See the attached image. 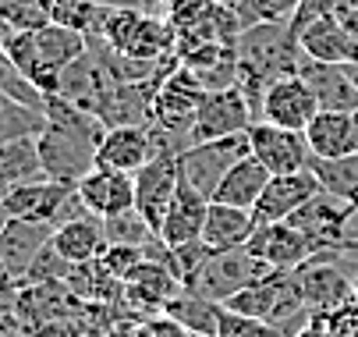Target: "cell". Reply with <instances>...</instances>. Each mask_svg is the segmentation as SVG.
<instances>
[{"mask_svg": "<svg viewBox=\"0 0 358 337\" xmlns=\"http://www.w3.org/2000/svg\"><path fill=\"white\" fill-rule=\"evenodd\" d=\"M32 4H39V8H46V11H50V8L57 4V0H32Z\"/></svg>", "mask_w": 358, "mask_h": 337, "instance_id": "obj_45", "label": "cell"}, {"mask_svg": "<svg viewBox=\"0 0 358 337\" xmlns=\"http://www.w3.org/2000/svg\"><path fill=\"white\" fill-rule=\"evenodd\" d=\"M4 22L15 29V32H36V29H46L50 25V11L32 4V0H15V4L8 8Z\"/></svg>", "mask_w": 358, "mask_h": 337, "instance_id": "obj_34", "label": "cell"}, {"mask_svg": "<svg viewBox=\"0 0 358 337\" xmlns=\"http://www.w3.org/2000/svg\"><path fill=\"white\" fill-rule=\"evenodd\" d=\"M266 273H273V266L266 259H259L248 245L241 249H227V252H213L206 259V266H202L185 287L202 299H210L217 306H224L227 299H234L238 292H245V287H252L255 280H263Z\"/></svg>", "mask_w": 358, "mask_h": 337, "instance_id": "obj_3", "label": "cell"}, {"mask_svg": "<svg viewBox=\"0 0 358 337\" xmlns=\"http://www.w3.org/2000/svg\"><path fill=\"white\" fill-rule=\"evenodd\" d=\"M259 231L252 210H238L227 203H213L210 199V213H206V227H202V242L213 252H227V249H241L252 242V234Z\"/></svg>", "mask_w": 358, "mask_h": 337, "instance_id": "obj_20", "label": "cell"}, {"mask_svg": "<svg viewBox=\"0 0 358 337\" xmlns=\"http://www.w3.org/2000/svg\"><path fill=\"white\" fill-rule=\"evenodd\" d=\"M15 284H18V277L4 266V263H0V309H11V302H15Z\"/></svg>", "mask_w": 358, "mask_h": 337, "instance_id": "obj_37", "label": "cell"}, {"mask_svg": "<svg viewBox=\"0 0 358 337\" xmlns=\"http://www.w3.org/2000/svg\"><path fill=\"white\" fill-rule=\"evenodd\" d=\"M78 203L99 217H117L135 210V174H121V171H107V167H92L78 185H75Z\"/></svg>", "mask_w": 358, "mask_h": 337, "instance_id": "obj_15", "label": "cell"}, {"mask_svg": "<svg viewBox=\"0 0 358 337\" xmlns=\"http://www.w3.org/2000/svg\"><path fill=\"white\" fill-rule=\"evenodd\" d=\"M206 100V85L199 82V75L192 68H178L171 78L160 82L157 96H152V124H160L164 131H171L178 138V146H188V131L195 124V114Z\"/></svg>", "mask_w": 358, "mask_h": 337, "instance_id": "obj_6", "label": "cell"}, {"mask_svg": "<svg viewBox=\"0 0 358 337\" xmlns=\"http://www.w3.org/2000/svg\"><path fill=\"white\" fill-rule=\"evenodd\" d=\"M167 138H174L171 131H164L160 124H121V128H107L103 142L96 153V167L107 171H121V174H138L152 157L160 153V146Z\"/></svg>", "mask_w": 358, "mask_h": 337, "instance_id": "obj_8", "label": "cell"}, {"mask_svg": "<svg viewBox=\"0 0 358 337\" xmlns=\"http://www.w3.org/2000/svg\"><path fill=\"white\" fill-rule=\"evenodd\" d=\"M248 153L259 160L270 174H291V171H305L313 160V150L305 142V131L294 128H280L270 121H255L248 128Z\"/></svg>", "mask_w": 358, "mask_h": 337, "instance_id": "obj_10", "label": "cell"}, {"mask_svg": "<svg viewBox=\"0 0 358 337\" xmlns=\"http://www.w3.org/2000/svg\"><path fill=\"white\" fill-rule=\"evenodd\" d=\"M142 4H167V0H142Z\"/></svg>", "mask_w": 358, "mask_h": 337, "instance_id": "obj_47", "label": "cell"}, {"mask_svg": "<svg viewBox=\"0 0 358 337\" xmlns=\"http://www.w3.org/2000/svg\"><path fill=\"white\" fill-rule=\"evenodd\" d=\"M337 18H341V25H344V32H348V39H351V64H355V61H358V8L341 11Z\"/></svg>", "mask_w": 358, "mask_h": 337, "instance_id": "obj_38", "label": "cell"}, {"mask_svg": "<svg viewBox=\"0 0 358 337\" xmlns=\"http://www.w3.org/2000/svg\"><path fill=\"white\" fill-rule=\"evenodd\" d=\"M291 337H330V327H327V316H309V323H301Z\"/></svg>", "mask_w": 358, "mask_h": 337, "instance_id": "obj_39", "label": "cell"}, {"mask_svg": "<svg viewBox=\"0 0 358 337\" xmlns=\"http://www.w3.org/2000/svg\"><path fill=\"white\" fill-rule=\"evenodd\" d=\"M220 309H224V306H217V302L202 299V295H195V292H188V287H185L181 295H174V299L167 302L164 316L178 320L181 327H188V330L199 334V337H217Z\"/></svg>", "mask_w": 358, "mask_h": 337, "instance_id": "obj_25", "label": "cell"}, {"mask_svg": "<svg viewBox=\"0 0 358 337\" xmlns=\"http://www.w3.org/2000/svg\"><path fill=\"white\" fill-rule=\"evenodd\" d=\"M305 142H309L313 157L320 160H337L355 153V128H351V114H337V110H320L309 128H305Z\"/></svg>", "mask_w": 358, "mask_h": 337, "instance_id": "obj_23", "label": "cell"}, {"mask_svg": "<svg viewBox=\"0 0 358 337\" xmlns=\"http://www.w3.org/2000/svg\"><path fill=\"white\" fill-rule=\"evenodd\" d=\"M234 54H238V85L245 92L255 121H259L266 89L277 78L298 75L305 50H301L298 32L291 29V22H259V25H248L238 36Z\"/></svg>", "mask_w": 358, "mask_h": 337, "instance_id": "obj_2", "label": "cell"}, {"mask_svg": "<svg viewBox=\"0 0 358 337\" xmlns=\"http://www.w3.org/2000/svg\"><path fill=\"white\" fill-rule=\"evenodd\" d=\"M54 231L57 224H46V220H11L0 231V263L22 280L29 266L36 263V256L50 245Z\"/></svg>", "mask_w": 358, "mask_h": 337, "instance_id": "obj_17", "label": "cell"}, {"mask_svg": "<svg viewBox=\"0 0 358 337\" xmlns=\"http://www.w3.org/2000/svg\"><path fill=\"white\" fill-rule=\"evenodd\" d=\"M46 178L43 160H39V142L36 135L25 138H8L0 142V188H15Z\"/></svg>", "mask_w": 358, "mask_h": 337, "instance_id": "obj_24", "label": "cell"}, {"mask_svg": "<svg viewBox=\"0 0 358 337\" xmlns=\"http://www.w3.org/2000/svg\"><path fill=\"white\" fill-rule=\"evenodd\" d=\"M75 199V185H61V181H29V185H15L8 188L4 206L11 213V220H46V224H61L64 210Z\"/></svg>", "mask_w": 358, "mask_h": 337, "instance_id": "obj_13", "label": "cell"}, {"mask_svg": "<svg viewBox=\"0 0 358 337\" xmlns=\"http://www.w3.org/2000/svg\"><path fill=\"white\" fill-rule=\"evenodd\" d=\"M341 256H351V252L323 249L320 256H313L309 263H301L294 270V277L301 284V295H305V302H309L313 316H327V313L355 302V284L348 280L344 266H337Z\"/></svg>", "mask_w": 358, "mask_h": 337, "instance_id": "obj_7", "label": "cell"}, {"mask_svg": "<svg viewBox=\"0 0 358 337\" xmlns=\"http://www.w3.org/2000/svg\"><path fill=\"white\" fill-rule=\"evenodd\" d=\"M206 213H210V199L195 192L185 178L178 185V196L167 210V220L160 227V238L164 245H185V242H195L202 238V227H206Z\"/></svg>", "mask_w": 358, "mask_h": 337, "instance_id": "obj_19", "label": "cell"}, {"mask_svg": "<svg viewBox=\"0 0 358 337\" xmlns=\"http://www.w3.org/2000/svg\"><path fill=\"white\" fill-rule=\"evenodd\" d=\"M0 92H8L11 100H18V103H25V107H32V110H43V103H46V96L22 75V68L11 61V54L4 50V43H0Z\"/></svg>", "mask_w": 358, "mask_h": 337, "instance_id": "obj_30", "label": "cell"}, {"mask_svg": "<svg viewBox=\"0 0 358 337\" xmlns=\"http://www.w3.org/2000/svg\"><path fill=\"white\" fill-rule=\"evenodd\" d=\"M43 114L46 124L36 135V142H39V160L46 178L61 185H78L96 167V153L107 135V124L57 92L46 96Z\"/></svg>", "mask_w": 358, "mask_h": 337, "instance_id": "obj_1", "label": "cell"}, {"mask_svg": "<svg viewBox=\"0 0 358 337\" xmlns=\"http://www.w3.org/2000/svg\"><path fill=\"white\" fill-rule=\"evenodd\" d=\"M217 337H284V334L273 330V327L263 323V320H255V316H241V313H234V309H220Z\"/></svg>", "mask_w": 358, "mask_h": 337, "instance_id": "obj_32", "label": "cell"}, {"mask_svg": "<svg viewBox=\"0 0 358 337\" xmlns=\"http://www.w3.org/2000/svg\"><path fill=\"white\" fill-rule=\"evenodd\" d=\"M309 171L320 178V188L323 192H330V196L358 206V153H348V157H337V160L313 157L309 160Z\"/></svg>", "mask_w": 358, "mask_h": 337, "instance_id": "obj_26", "label": "cell"}, {"mask_svg": "<svg viewBox=\"0 0 358 337\" xmlns=\"http://www.w3.org/2000/svg\"><path fill=\"white\" fill-rule=\"evenodd\" d=\"M298 43L305 57L313 61H327V64H351V39L341 25L337 15H327V18H316L305 29H298Z\"/></svg>", "mask_w": 358, "mask_h": 337, "instance_id": "obj_22", "label": "cell"}, {"mask_svg": "<svg viewBox=\"0 0 358 337\" xmlns=\"http://www.w3.org/2000/svg\"><path fill=\"white\" fill-rule=\"evenodd\" d=\"M351 8H358V0H337V15L341 11H351Z\"/></svg>", "mask_w": 358, "mask_h": 337, "instance_id": "obj_41", "label": "cell"}, {"mask_svg": "<svg viewBox=\"0 0 358 337\" xmlns=\"http://www.w3.org/2000/svg\"><path fill=\"white\" fill-rule=\"evenodd\" d=\"M178 138H167L160 153L152 157L138 174H135V210L149 220V227L160 234L167 210L178 196V185H181V167H178Z\"/></svg>", "mask_w": 358, "mask_h": 337, "instance_id": "obj_4", "label": "cell"}, {"mask_svg": "<svg viewBox=\"0 0 358 337\" xmlns=\"http://www.w3.org/2000/svg\"><path fill=\"white\" fill-rule=\"evenodd\" d=\"M351 128H355V153H358V110L351 114Z\"/></svg>", "mask_w": 358, "mask_h": 337, "instance_id": "obj_42", "label": "cell"}, {"mask_svg": "<svg viewBox=\"0 0 358 337\" xmlns=\"http://www.w3.org/2000/svg\"><path fill=\"white\" fill-rule=\"evenodd\" d=\"M138 337H199V334H192L188 327H181L171 316H149L145 327L138 330Z\"/></svg>", "mask_w": 358, "mask_h": 337, "instance_id": "obj_36", "label": "cell"}, {"mask_svg": "<svg viewBox=\"0 0 358 337\" xmlns=\"http://www.w3.org/2000/svg\"><path fill=\"white\" fill-rule=\"evenodd\" d=\"M298 75L313 85L320 110H337V114H355L358 110V85L348 75V64H327L305 57Z\"/></svg>", "mask_w": 358, "mask_h": 337, "instance_id": "obj_16", "label": "cell"}, {"mask_svg": "<svg viewBox=\"0 0 358 337\" xmlns=\"http://www.w3.org/2000/svg\"><path fill=\"white\" fill-rule=\"evenodd\" d=\"M15 4V0H0V15H8V8Z\"/></svg>", "mask_w": 358, "mask_h": 337, "instance_id": "obj_46", "label": "cell"}, {"mask_svg": "<svg viewBox=\"0 0 358 337\" xmlns=\"http://www.w3.org/2000/svg\"><path fill=\"white\" fill-rule=\"evenodd\" d=\"M213 4H217V0H167V18L174 22V29H181V25L202 18Z\"/></svg>", "mask_w": 358, "mask_h": 337, "instance_id": "obj_35", "label": "cell"}, {"mask_svg": "<svg viewBox=\"0 0 358 337\" xmlns=\"http://www.w3.org/2000/svg\"><path fill=\"white\" fill-rule=\"evenodd\" d=\"M348 75H351V82L358 85V61H355V64H348Z\"/></svg>", "mask_w": 358, "mask_h": 337, "instance_id": "obj_44", "label": "cell"}, {"mask_svg": "<svg viewBox=\"0 0 358 337\" xmlns=\"http://www.w3.org/2000/svg\"><path fill=\"white\" fill-rule=\"evenodd\" d=\"M142 259H145V252H142L138 245H107V249H103V256H99L103 270H107V273H114L121 284L128 280V273H131Z\"/></svg>", "mask_w": 358, "mask_h": 337, "instance_id": "obj_33", "label": "cell"}, {"mask_svg": "<svg viewBox=\"0 0 358 337\" xmlns=\"http://www.w3.org/2000/svg\"><path fill=\"white\" fill-rule=\"evenodd\" d=\"M241 157H248V131L185 146V150L178 153V167H181V178H185L195 192H202L206 199H213V192L220 188L224 174H227Z\"/></svg>", "mask_w": 358, "mask_h": 337, "instance_id": "obj_5", "label": "cell"}, {"mask_svg": "<svg viewBox=\"0 0 358 337\" xmlns=\"http://www.w3.org/2000/svg\"><path fill=\"white\" fill-rule=\"evenodd\" d=\"M316 114H320V100H316L313 85L305 82L301 75H287V78H277L266 89V96H263V117L259 121L305 131Z\"/></svg>", "mask_w": 358, "mask_h": 337, "instance_id": "obj_14", "label": "cell"}, {"mask_svg": "<svg viewBox=\"0 0 358 337\" xmlns=\"http://www.w3.org/2000/svg\"><path fill=\"white\" fill-rule=\"evenodd\" d=\"M301 0H245L238 8L241 25H259V22H291Z\"/></svg>", "mask_w": 358, "mask_h": 337, "instance_id": "obj_31", "label": "cell"}, {"mask_svg": "<svg viewBox=\"0 0 358 337\" xmlns=\"http://www.w3.org/2000/svg\"><path fill=\"white\" fill-rule=\"evenodd\" d=\"M320 192V178L305 167V171H291V174H273L263 188L259 203H255L252 217L255 224H280V220H291L305 203Z\"/></svg>", "mask_w": 358, "mask_h": 337, "instance_id": "obj_12", "label": "cell"}, {"mask_svg": "<svg viewBox=\"0 0 358 337\" xmlns=\"http://www.w3.org/2000/svg\"><path fill=\"white\" fill-rule=\"evenodd\" d=\"M103 231H107V245H138V249H145L152 238H160L138 210L107 217V220H103Z\"/></svg>", "mask_w": 358, "mask_h": 337, "instance_id": "obj_29", "label": "cell"}, {"mask_svg": "<svg viewBox=\"0 0 358 337\" xmlns=\"http://www.w3.org/2000/svg\"><path fill=\"white\" fill-rule=\"evenodd\" d=\"M11 32H15V29L4 22V15H0V43H8V39H11Z\"/></svg>", "mask_w": 358, "mask_h": 337, "instance_id": "obj_40", "label": "cell"}, {"mask_svg": "<svg viewBox=\"0 0 358 337\" xmlns=\"http://www.w3.org/2000/svg\"><path fill=\"white\" fill-rule=\"evenodd\" d=\"M270 178L273 174L248 153L224 174L220 188L213 192V203H227V206H238V210H255V203H259Z\"/></svg>", "mask_w": 358, "mask_h": 337, "instance_id": "obj_21", "label": "cell"}, {"mask_svg": "<svg viewBox=\"0 0 358 337\" xmlns=\"http://www.w3.org/2000/svg\"><path fill=\"white\" fill-rule=\"evenodd\" d=\"M46 124L43 110H32L18 100H11L8 92H0V142L8 138H25V135H39Z\"/></svg>", "mask_w": 358, "mask_h": 337, "instance_id": "obj_27", "label": "cell"}, {"mask_svg": "<svg viewBox=\"0 0 358 337\" xmlns=\"http://www.w3.org/2000/svg\"><path fill=\"white\" fill-rule=\"evenodd\" d=\"M103 8H107V0H57V4L50 8V22L92 36L96 25H99V15H103Z\"/></svg>", "mask_w": 358, "mask_h": 337, "instance_id": "obj_28", "label": "cell"}, {"mask_svg": "<svg viewBox=\"0 0 358 337\" xmlns=\"http://www.w3.org/2000/svg\"><path fill=\"white\" fill-rule=\"evenodd\" d=\"M50 245L61 259H68L71 266H82V263H96L107 249V231H103V220L85 213V217H75V220H64L57 224Z\"/></svg>", "mask_w": 358, "mask_h": 337, "instance_id": "obj_18", "label": "cell"}, {"mask_svg": "<svg viewBox=\"0 0 358 337\" xmlns=\"http://www.w3.org/2000/svg\"><path fill=\"white\" fill-rule=\"evenodd\" d=\"M4 337H15V334H4Z\"/></svg>", "mask_w": 358, "mask_h": 337, "instance_id": "obj_48", "label": "cell"}, {"mask_svg": "<svg viewBox=\"0 0 358 337\" xmlns=\"http://www.w3.org/2000/svg\"><path fill=\"white\" fill-rule=\"evenodd\" d=\"M248 249L266 259L273 270H298L301 263H309L313 256H320V242L313 234H305L301 227L280 220V224H263L259 231L252 234Z\"/></svg>", "mask_w": 358, "mask_h": 337, "instance_id": "obj_11", "label": "cell"}, {"mask_svg": "<svg viewBox=\"0 0 358 337\" xmlns=\"http://www.w3.org/2000/svg\"><path fill=\"white\" fill-rule=\"evenodd\" d=\"M255 124V114L245 100L241 85H227V89H213L206 92L199 114H195V124L188 131V146L195 142H210V138H227V135H241Z\"/></svg>", "mask_w": 358, "mask_h": 337, "instance_id": "obj_9", "label": "cell"}, {"mask_svg": "<svg viewBox=\"0 0 358 337\" xmlns=\"http://www.w3.org/2000/svg\"><path fill=\"white\" fill-rule=\"evenodd\" d=\"M217 4H224V8H234V11H238V8L245 4V0H217Z\"/></svg>", "mask_w": 358, "mask_h": 337, "instance_id": "obj_43", "label": "cell"}]
</instances>
